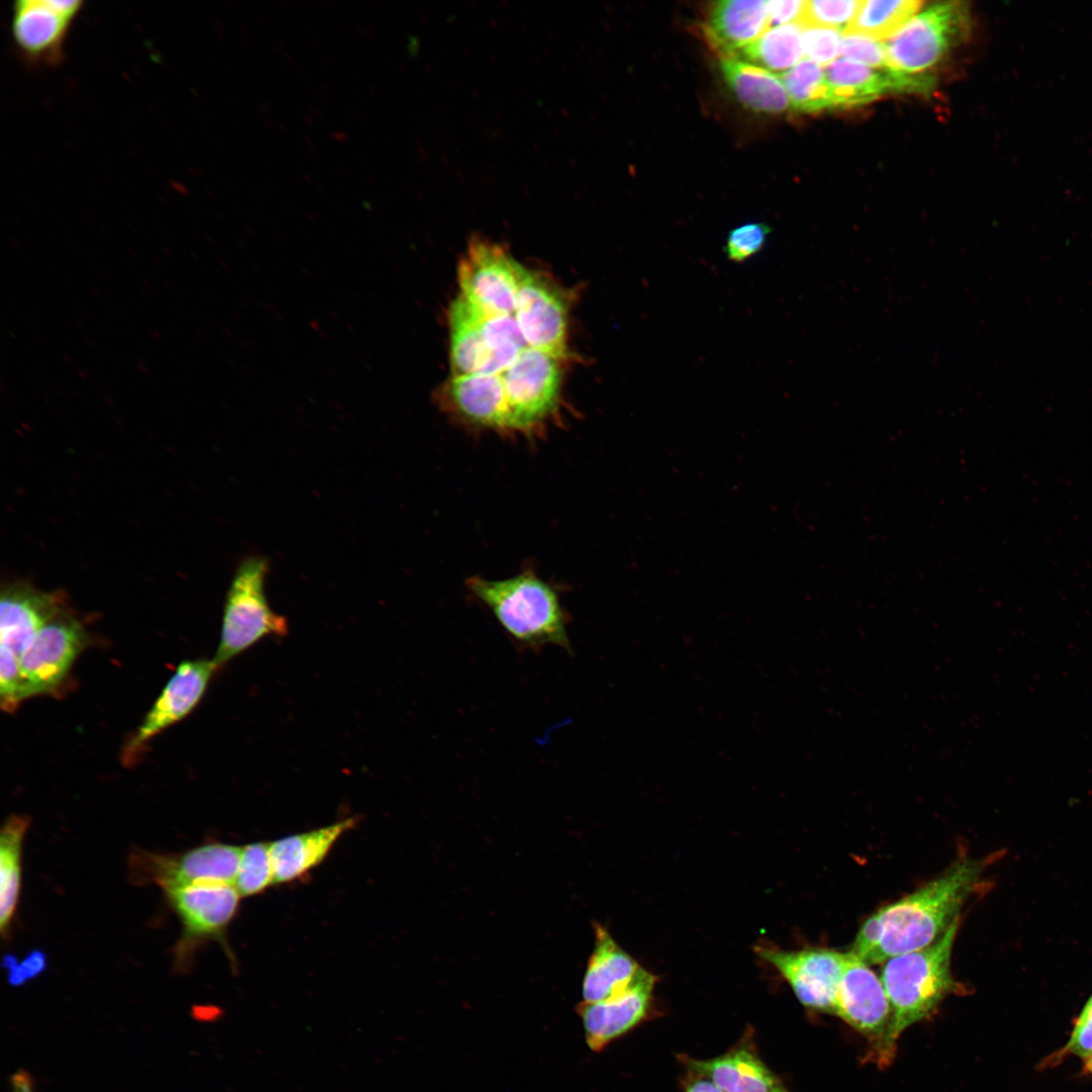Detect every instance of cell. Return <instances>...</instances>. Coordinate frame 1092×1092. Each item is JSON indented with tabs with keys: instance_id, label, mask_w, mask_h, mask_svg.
Returning a JSON list of instances; mask_svg holds the SVG:
<instances>
[{
	"instance_id": "obj_1",
	"label": "cell",
	"mask_w": 1092,
	"mask_h": 1092,
	"mask_svg": "<svg viewBox=\"0 0 1092 1092\" xmlns=\"http://www.w3.org/2000/svg\"><path fill=\"white\" fill-rule=\"evenodd\" d=\"M988 863L987 858H961L921 888L881 907L860 925L850 950L874 965L930 945L960 918Z\"/></svg>"
},
{
	"instance_id": "obj_2",
	"label": "cell",
	"mask_w": 1092,
	"mask_h": 1092,
	"mask_svg": "<svg viewBox=\"0 0 1092 1092\" xmlns=\"http://www.w3.org/2000/svg\"><path fill=\"white\" fill-rule=\"evenodd\" d=\"M466 586L518 647L534 651L554 645L572 653L558 592L533 571L500 579L471 576Z\"/></svg>"
},
{
	"instance_id": "obj_3",
	"label": "cell",
	"mask_w": 1092,
	"mask_h": 1092,
	"mask_svg": "<svg viewBox=\"0 0 1092 1092\" xmlns=\"http://www.w3.org/2000/svg\"><path fill=\"white\" fill-rule=\"evenodd\" d=\"M960 918L930 945L893 957L884 963L881 980L891 1019L880 1061L888 1062L896 1041L912 1024L924 1019L959 986L951 973V952Z\"/></svg>"
},
{
	"instance_id": "obj_4",
	"label": "cell",
	"mask_w": 1092,
	"mask_h": 1092,
	"mask_svg": "<svg viewBox=\"0 0 1092 1092\" xmlns=\"http://www.w3.org/2000/svg\"><path fill=\"white\" fill-rule=\"evenodd\" d=\"M267 558L253 555L241 562L226 594L220 639L212 658L218 668L267 636H285L286 619L272 611L265 595Z\"/></svg>"
},
{
	"instance_id": "obj_5",
	"label": "cell",
	"mask_w": 1092,
	"mask_h": 1092,
	"mask_svg": "<svg viewBox=\"0 0 1092 1092\" xmlns=\"http://www.w3.org/2000/svg\"><path fill=\"white\" fill-rule=\"evenodd\" d=\"M564 356L523 350L500 373L507 404V437H541L561 406V359Z\"/></svg>"
},
{
	"instance_id": "obj_6",
	"label": "cell",
	"mask_w": 1092,
	"mask_h": 1092,
	"mask_svg": "<svg viewBox=\"0 0 1092 1092\" xmlns=\"http://www.w3.org/2000/svg\"><path fill=\"white\" fill-rule=\"evenodd\" d=\"M971 29L969 7L960 1L936 4L908 20L886 42L888 67L905 73L923 71Z\"/></svg>"
},
{
	"instance_id": "obj_7",
	"label": "cell",
	"mask_w": 1092,
	"mask_h": 1092,
	"mask_svg": "<svg viewBox=\"0 0 1092 1092\" xmlns=\"http://www.w3.org/2000/svg\"><path fill=\"white\" fill-rule=\"evenodd\" d=\"M242 847L222 842L199 845L182 853L136 850L129 857V876L136 884H156L165 892L193 885H234Z\"/></svg>"
},
{
	"instance_id": "obj_8",
	"label": "cell",
	"mask_w": 1092,
	"mask_h": 1092,
	"mask_svg": "<svg viewBox=\"0 0 1092 1092\" xmlns=\"http://www.w3.org/2000/svg\"><path fill=\"white\" fill-rule=\"evenodd\" d=\"M525 271L500 245L473 237L458 265L460 296L485 315L512 314Z\"/></svg>"
},
{
	"instance_id": "obj_9",
	"label": "cell",
	"mask_w": 1092,
	"mask_h": 1092,
	"mask_svg": "<svg viewBox=\"0 0 1092 1092\" xmlns=\"http://www.w3.org/2000/svg\"><path fill=\"white\" fill-rule=\"evenodd\" d=\"M79 621L60 613L34 637L20 657L19 702L55 691L86 646Z\"/></svg>"
},
{
	"instance_id": "obj_10",
	"label": "cell",
	"mask_w": 1092,
	"mask_h": 1092,
	"mask_svg": "<svg viewBox=\"0 0 1092 1092\" xmlns=\"http://www.w3.org/2000/svg\"><path fill=\"white\" fill-rule=\"evenodd\" d=\"M82 8L80 0L14 1L10 31L19 55L36 66L61 64L69 32Z\"/></svg>"
},
{
	"instance_id": "obj_11",
	"label": "cell",
	"mask_w": 1092,
	"mask_h": 1092,
	"mask_svg": "<svg viewBox=\"0 0 1092 1092\" xmlns=\"http://www.w3.org/2000/svg\"><path fill=\"white\" fill-rule=\"evenodd\" d=\"M183 931L176 945V964L185 969L194 947L221 938L234 919L241 895L234 885L202 884L165 892Z\"/></svg>"
},
{
	"instance_id": "obj_12",
	"label": "cell",
	"mask_w": 1092,
	"mask_h": 1092,
	"mask_svg": "<svg viewBox=\"0 0 1092 1092\" xmlns=\"http://www.w3.org/2000/svg\"><path fill=\"white\" fill-rule=\"evenodd\" d=\"M757 954L780 973L803 1006L833 1014L845 952L816 946L801 949L759 946Z\"/></svg>"
},
{
	"instance_id": "obj_13",
	"label": "cell",
	"mask_w": 1092,
	"mask_h": 1092,
	"mask_svg": "<svg viewBox=\"0 0 1092 1092\" xmlns=\"http://www.w3.org/2000/svg\"><path fill=\"white\" fill-rule=\"evenodd\" d=\"M833 1014L874 1041L881 1059L891 1006L881 977L851 950L845 952Z\"/></svg>"
},
{
	"instance_id": "obj_14",
	"label": "cell",
	"mask_w": 1092,
	"mask_h": 1092,
	"mask_svg": "<svg viewBox=\"0 0 1092 1092\" xmlns=\"http://www.w3.org/2000/svg\"><path fill=\"white\" fill-rule=\"evenodd\" d=\"M515 318L529 347L566 356V300L548 277L526 269L517 295Z\"/></svg>"
},
{
	"instance_id": "obj_15",
	"label": "cell",
	"mask_w": 1092,
	"mask_h": 1092,
	"mask_svg": "<svg viewBox=\"0 0 1092 1092\" xmlns=\"http://www.w3.org/2000/svg\"><path fill=\"white\" fill-rule=\"evenodd\" d=\"M216 669L212 659L181 662L126 743L123 759L130 763L152 738L186 717L201 700Z\"/></svg>"
},
{
	"instance_id": "obj_16",
	"label": "cell",
	"mask_w": 1092,
	"mask_h": 1092,
	"mask_svg": "<svg viewBox=\"0 0 1092 1092\" xmlns=\"http://www.w3.org/2000/svg\"><path fill=\"white\" fill-rule=\"evenodd\" d=\"M656 982L657 977L642 967L621 993L601 1002H581L577 1012L582 1018L587 1045L600 1052L646 1020L652 1011Z\"/></svg>"
},
{
	"instance_id": "obj_17",
	"label": "cell",
	"mask_w": 1092,
	"mask_h": 1092,
	"mask_svg": "<svg viewBox=\"0 0 1092 1092\" xmlns=\"http://www.w3.org/2000/svg\"><path fill=\"white\" fill-rule=\"evenodd\" d=\"M439 405L471 429L508 434V404L500 374L454 375L439 389Z\"/></svg>"
},
{
	"instance_id": "obj_18",
	"label": "cell",
	"mask_w": 1092,
	"mask_h": 1092,
	"mask_svg": "<svg viewBox=\"0 0 1092 1092\" xmlns=\"http://www.w3.org/2000/svg\"><path fill=\"white\" fill-rule=\"evenodd\" d=\"M688 1073L712 1081L723 1092H791L761 1060L751 1027L725 1054L709 1060L678 1056Z\"/></svg>"
},
{
	"instance_id": "obj_19",
	"label": "cell",
	"mask_w": 1092,
	"mask_h": 1092,
	"mask_svg": "<svg viewBox=\"0 0 1092 1092\" xmlns=\"http://www.w3.org/2000/svg\"><path fill=\"white\" fill-rule=\"evenodd\" d=\"M824 70L832 107L866 104L891 92L925 93L934 83L930 76L871 68L844 58L835 60Z\"/></svg>"
},
{
	"instance_id": "obj_20",
	"label": "cell",
	"mask_w": 1092,
	"mask_h": 1092,
	"mask_svg": "<svg viewBox=\"0 0 1092 1092\" xmlns=\"http://www.w3.org/2000/svg\"><path fill=\"white\" fill-rule=\"evenodd\" d=\"M61 613L60 600L24 584L3 589L0 603V647L19 658L36 634Z\"/></svg>"
},
{
	"instance_id": "obj_21",
	"label": "cell",
	"mask_w": 1092,
	"mask_h": 1092,
	"mask_svg": "<svg viewBox=\"0 0 1092 1092\" xmlns=\"http://www.w3.org/2000/svg\"><path fill=\"white\" fill-rule=\"evenodd\" d=\"M355 824V818H346L270 842L274 884L294 881L318 866L339 838Z\"/></svg>"
},
{
	"instance_id": "obj_22",
	"label": "cell",
	"mask_w": 1092,
	"mask_h": 1092,
	"mask_svg": "<svg viewBox=\"0 0 1092 1092\" xmlns=\"http://www.w3.org/2000/svg\"><path fill=\"white\" fill-rule=\"evenodd\" d=\"M595 947L582 983V1002L605 1001L624 991L642 969L600 923L594 924Z\"/></svg>"
},
{
	"instance_id": "obj_23",
	"label": "cell",
	"mask_w": 1092,
	"mask_h": 1092,
	"mask_svg": "<svg viewBox=\"0 0 1092 1092\" xmlns=\"http://www.w3.org/2000/svg\"><path fill=\"white\" fill-rule=\"evenodd\" d=\"M769 26L767 1L723 0L713 4L705 25L711 46L731 56L757 39Z\"/></svg>"
},
{
	"instance_id": "obj_24",
	"label": "cell",
	"mask_w": 1092,
	"mask_h": 1092,
	"mask_svg": "<svg viewBox=\"0 0 1092 1092\" xmlns=\"http://www.w3.org/2000/svg\"><path fill=\"white\" fill-rule=\"evenodd\" d=\"M720 67L730 90L747 108L758 112L779 113L789 107V96L779 75L732 57H724L720 61Z\"/></svg>"
},
{
	"instance_id": "obj_25",
	"label": "cell",
	"mask_w": 1092,
	"mask_h": 1092,
	"mask_svg": "<svg viewBox=\"0 0 1092 1092\" xmlns=\"http://www.w3.org/2000/svg\"><path fill=\"white\" fill-rule=\"evenodd\" d=\"M450 359L454 375L480 374L488 351L483 338L480 314L463 297L450 307Z\"/></svg>"
},
{
	"instance_id": "obj_26",
	"label": "cell",
	"mask_w": 1092,
	"mask_h": 1092,
	"mask_svg": "<svg viewBox=\"0 0 1092 1092\" xmlns=\"http://www.w3.org/2000/svg\"><path fill=\"white\" fill-rule=\"evenodd\" d=\"M28 817L7 818L0 835V930L5 937L13 922L21 886V855Z\"/></svg>"
},
{
	"instance_id": "obj_27",
	"label": "cell",
	"mask_w": 1092,
	"mask_h": 1092,
	"mask_svg": "<svg viewBox=\"0 0 1092 1092\" xmlns=\"http://www.w3.org/2000/svg\"><path fill=\"white\" fill-rule=\"evenodd\" d=\"M803 31L801 23L770 27L741 49L740 54L746 62L783 73L798 64L804 55Z\"/></svg>"
},
{
	"instance_id": "obj_28",
	"label": "cell",
	"mask_w": 1092,
	"mask_h": 1092,
	"mask_svg": "<svg viewBox=\"0 0 1092 1092\" xmlns=\"http://www.w3.org/2000/svg\"><path fill=\"white\" fill-rule=\"evenodd\" d=\"M921 1L867 0L860 1L857 12L843 34H858L883 39L895 34L915 14Z\"/></svg>"
},
{
	"instance_id": "obj_29",
	"label": "cell",
	"mask_w": 1092,
	"mask_h": 1092,
	"mask_svg": "<svg viewBox=\"0 0 1092 1092\" xmlns=\"http://www.w3.org/2000/svg\"><path fill=\"white\" fill-rule=\"evenodd\" d=\"M478 312L488 351L486 364L480 374H500L529 346L516 318L512 314L485 315L480 311Z\"/></svg>"
},
{
	"instance_id": "obj_30",
	"label": "cell",
	"mask_w": 1092,
	"mask_h": 1092,
	"mask_svg": "<svg viewBox=\"0 0 1092 1092\" xmlns=\"http://www.w3.org/2000/svg\"><path fill=\"white\" fill-rule=\"evenodd\" d=\"M790 104L802 112H816L832 107L825 70L805 59L779 75Z\"/></svg>"
},
{
	"instance_id": "obj_31",
	"label": "cell",
	"mask_w": 1092,
	"mask_h": 1092,
	"mask_svg": "<svg viewBox=\"0 0 1092 1092\" xmlns=\"http://www.w3.org/2000/svg\"><path fill=\"white\" fill-rule=\"evenodd\" d=\"M274 884L270 842H253L242 847L235 887L241 897L261 893Z\"/></svg>"
},
{
	"instance_id": "obj_32",
	"label": "cell",
	"mask_w": 1092,
	"mask_h": 1092,
	"mask_svg": "<svg viewBox=\"0 0 1092 1092\" xmlns=\"http://www.w3.org/2000/svg\"><path fill=\"white\" fill-rule=\"evenodd\" d=\"M860 1L856 0H810L805 1L800 23L804 27L818 26L842 31L855 16Z\"/></svg>"
},
{
	"instance_id": "obj_33",
	"label": "cell",
	"mask_w": 1092,
	"mask_h": 1092,
	"mask_svg": "<svg viewBox=\"0 0 1092 1092\" xmlns=\"http://www.w3.org/2000/svg\"><path fill=\"white\" fill-rule=\"evenodd\" d=\"M769 232V226L762 222H748L733 229L724 248L727 258L735 263L752 258L763 249Z\"/></svg>"
},
{
	"instance_id": "obj_34",
	"label": "cell",
	"mask_w": 1092,
	"mask_h": 1092,
	"mask_svg": "<svg viewBox=\"0 0 1092 1092\" xmlns=\"http://www.w3.org/2000/svg\"><path fill=\"white\" fill-rule=\"evenodd\" d=\"M1068 1056L1084 1061L1092 1057V995L1075 1020L1066 1044L1042 1062L1043 1067L1054 1066Z\"/></svg>"
},
{
	"instance_id": "obj_35",
	"label": "cell",
	"mask_w": 1092,
	"mask_h": 1092,
	"mask_svg": "<svg viewBox=\"0 0 1092 1092\" xmlns=\"http://www.w3.org/2000/svg\"><path fill=\"white\" fill-rule=\"evenodd\" d=\"M841 32L837 29L808 26L803 31V49L807 59L827 67L840 54Z\"/></svg>"
},
{
	"instance_id": "obj_36",
	"label": "cell",
	"mask_w": 1092,
	"mask_h": 1092,
	"mask_svg": "<svg viewBox=\"0 0 1092 1092\" xmlns=\"http://www.w3.org/2000/svg\"><path fill=\"white\" fill-rule=\"evenodd\" d=\"M840 55L871 68H889L885 42L858 34H843Z\"/></svg>"
},
{
	"instance_id": "obj_37",
	"label": "cell",
	"mask_w": 1092,
	"mask_h": 1092,
	"mask_svg": "<svg viewBox=\"0 0 1092 1092\" xmlns=\"http://www.w3.org/2000/svg\"><path fill=\"white\" fill-rule=\"evenodd\" d=\"M48 966L47 954L39 949H33L23 960L18 961L14 956L7 954L3 959V967L7 972V980L11 986H22L28 981L38 977Z\"/></svg>"
},
{
	"instance_id": "obj_38",
	"label": "cell",
	"mask_w": 1092,
	"mask_h": 1092,
	"mask_svg": "<svg viewBox=\"0 0 1092 1092\" xmlns=\"http://www.w3.org/2000/svg\"><path fill=\"white\" fill-rule=\"evenodd\" d=\"M805 1L800 0H772L767 1L769 26H780L790 23H800L804 12Z\"/></svg>"
},
{
	"instance_id": "obj_39",
	"label": "cell",
	"mask_w": 1092,
	"mask_h": 1092,
	"mask_svg": "<svg viewBox=\"0 0 1092 1092\" xmlns=\"http://www.w3.org/2000/svg\"><path fill=\"white\" fill-rule=\"evenodd\" d=\"M684 1086V1092H723L709 1079L692 1073H688Z\"/></svg>"
},
{
	"instance_id": "obj_40",
	"label": "cell",
	"mask_w": 1092,
	"mask_h": 1092,
	"mask_svg": "<svg viewBox=\"0 0 1092 1092\" xmlns=\"http://www.w3.org/2000/svg\"><path fill=\"white\" fill-rule=\"evenodd\" d=\"M1083 1071H1084L1085 1074L1092 1075V1057L1085 1060Z\"/></svg>"
}]
</instances>
